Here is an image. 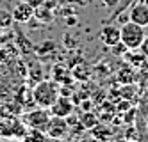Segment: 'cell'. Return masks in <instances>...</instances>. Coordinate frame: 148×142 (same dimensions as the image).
<instances>
[{
  "label": "cell",
  "mask_w": 148,
  "mask_h": 142,
  "mask_svg": "<svg viewBox=\"0 0 148 142\" xmlns=\"http://www.w3.org/2000/svg\"><path fill=\"white\" fill-rule=\"evenodd\" d=\"M145 59L146 57L143 55V53H139V55H136V53H127V55H125V60L129 62L130 66H134V68H139L141 64L145 62Z\"/></svg>",
  "instance_id": "15"
},
{
  "label": "cell",
  "mask_w": 148,
  "mask_h": 142,
  "mask_svg": "<svg viewBox=\"0 0 148 142\" xmlns=\"http://www.w3.org/2000/svg\"><path fill=\"white\" fill-rule=\"evenodd\" d=\"M129 18H130V21H134V23L141 25V27H146L148 25V4H143V2L136 4L130 9Z\"/></svg>",
  "instance_id": "8"
},
{
  "label": "cell",
  "mask_w": 148,
  "mask_h": 142,
  "mask_svg": "<svg viewBox=\"0 0 148 142\" xmlns=\"http://www.w3.org/2000/svg\"><path fill=\"white\" fill-rule=\"evenodd\" d=\"M118 80L125 85H132L136 82V71H134V66H125L118 71Z\"/></svg>",
  "instance_id": "11"
},
{
  "label": "cell",
  "mask_w": 148,
  "mask_h": 142,
  "mask_svg": "<svg viewBox=\"0 0 148 142\" xmlns=\"http://www.w3.org/2000/svg\"><path fill=\"white\" fill-rule=\"evenodd\" d=\"M91 135H93L95 139H100V140H109V139L112 137V128L97 123V124L91 128Z\"/></svg>",
  "instance_id": "10"
},
{
  "label": "cell",
  "mask_w": 148,
  "mask_h": 142,
  "mask_svg": "<svg viewBox=\"0 0 148 142\" xmlns=\"http://www.w3.org/2000/svg\"><path fill=\"white\" fill-rule=\"evenodd\" d=\"M34 16L39 21H43V23H50V21L54 20V11H52L48 5L39 4L38 7H34Z\"/></svg>",
  "instance_id": "9"
},
{
  "label": "cell",
  "mask_w": 148,
  "mask_h": 142,
  "mask_svg": "<svg viewBox=\"0 0 148 142\" xmlns=\"http://www.w3.org/2000/svg\"><path fill=\"white\" fill-rule=\"evenodd\" d=\"M70 132V124L66 121V117H59V116H52L48 126H47V137L48 139H64Z\"/></svg>",
  "instance_id": "4"
},
{
  "label": "cell",
  "mask_w": 148,
  "mask_h": 142,
  "mask_svg": "<svg viewBox=\"0 0 148 142\" xmlns=\"http://www.w3.org/2000/svg\"><path fill=\"white\" fill-rule=\"evenodd\" d=\"M0 34H2V27H0Z\"/></svg>",
  "instance_id": "24"
},
{
  "label": "cell",
  "mask_w": 148,
  "mask_h": 142,
  "mask_svg": "<svg viewBox=\"0 0 148 142\" xmlns=\"http://www.w3.org/2000/svg\"><path fill=\"white\" fill-rule=\"evenodd\" d=\"M52 114L48 112V108H43L39 107L36 110H29L22 121L25 123V126L29 128H34V130H41V132H47V126H48V121H50Z\"/></svg>",
  "instance_id": "3"
},
{
  "label": "cell",
  "mask_w": 148,
  "mask_h": 142,
  "mask_svg": "<svg viewBox=\"0 0 148 142\" xmlns=\"http://www.w3.org/2000/svg\"><path fill=\"white\" fill-rule=\"evenodd\" d=\"M145 130H148V124H146V126H145ZM146 137H148V135H146Z\"/></svg>",
  "instance_id": "23"
},
{
  "label": "cell",
  "mask_w": 148,
  "mask_h": 142,
  "mask_svg": "<svg viewBox=\"0 0 148 142\" xmlns=\"http://www.w3.org/2000/svg\"><path fill=\"white\" fill-rule=\"evenodd\" d=\"M79 121H80V124L84 126V130H91L95 124L98 123V117H97V114H93V112H84V114L79 117Z\"/></svg>",
  "instance_id": "12"
},
{
  "label": "cell",
  "mask_w": 148,
  "mask_h": 142,
  "mask_svg": "<svg viewBox=\"0 0 148 142\" xmlns=\"http://www.w3.org/2000/svg\"><path fill=\"white\" fill-rule=\"evenodd\" d=\"M139 52L143 53L145 57H148V37H145V39H143V43H141V46H139Z\"/></svg>",
  "instance_id": "19"
},
{
  "label": "cell",
  "mask_w": 148,
  "mask_h": 142,
  "mask_svg": "<svg viewBox=\"0 0 148 142\" xmlns=\"http://www.w3.org/2000/svg\"><path fill=\"white\" fill-rule=\"evenodd\" d=\"M11 14H13V20L16 23H27V21L34 16V7L30 5L27 0H22V2H18L13 7Z\"/></svg>",
  "instance_id": "6"
},
{
  "label": "cell",
  "mask_w": 148,
  "mask_h": 142,
  "mask_svg": "<svg viewBox=\"0 0 148 142\" xmlns=\"http://www.w3.org/2000/svg\"><path fill=\"white\" fill-rule=\"evenodd\" d=\"M102 2H103L105 7H111L112 9V7H116V5L120 4V0H102Z\"/></svg>",
  "instance_id": "20"
},
{
  "label": "cell",
  "mask_w": 148,
  "mask_h": 142,
  "mask_svg": "<svg viewBox=\"0 0 148 142\" xmlns=\"http://www.w3.org/2000/svg\"><path fill=\"white\" fill-rule=\"evenodd\" d=\"M68 71L64 66H54L52 69V76H54V82H61V80H68Z\"/></svg>",
  "instance_id": "14"
},
{
  "label": "cell",
  "mask_w": 148,
  "mask_h": 142,
  "mask_svg": "<svg viewBox=\"0 0 148 142\" xmlns=\"http://www.w3.org/2000/svg\"><path fill=\"white\" fill-rule=\"evenodd\" d=\"M100 41L103 43V45H107V46H114V45H118L120 43V27H114V25H105L102 30H100V34H98Z\"/></svg>",
  "instance_id": "7"
},
{
  "label": "cell",
  "mask_w": 148,
  "mask_h": 142,
  "mask_svg": "<svg viewBox=\"0 0 148 142\" xmlns=\"http://www.w3.org/2000/svg\"><path fill=\"white\" fill-rule=\"evenodd\" d=\"M48 139L45 132H41V130H34V128H29V132L25 135V140H45Z\"/></svg>",
  "instance_id": "16"
},
{
  "label": "cell",
  "mask_w": 148,
  "mask_h": 142,
  "mask_svg": "<svg viewBox=\"0 0 148 142\" xmlns=\"http://www.w3.org/2000/svg\"><path fill=\"white\" fill-rule=\"evenodd\" d=\"M52 116H59V117H68L70 114H73V110H75V105H73L66 96H61L52 103V107L48 108Z\"/></svg>",
  "instance_id": "5"
},
{
  "label": "cell",
  "mask_w": 148,
  "mask_h": 142,
  "mask_svg": "<svg viewBox=\"0 0 148 142\" xmlns=\"http://www.w3.org/2000/svg\"><path fill=\"white\" fill-rule=\"evenodd\" d=\"M145 37V27L134 23V21H127L120 27V41L127 46V50H139Z\"/></svg>",
  "instance_id": "2"
},
{
  "label": "cell",
  "mask_w": 148,
  "mask_h": 142,
  "mask_svg": "<svg viewBox=\"0 0 148 142\" xmlns=\"http://www.w3.org/2000/svg\"><path fill=\"white\" fill-rule=\"evenodd\" d=\"M134 114H136V108H130V110L127 108V114H123V121H127V123L130 124V123L134 121V117H136Z\"/></svg>",
  "instance_id": "17"
},
{
  "label": "cell",
  "mask_w": 148,
  "mask_h": 142,
  "mask_svg": "<svg viewBox=\"0 0 148 142\" xmlns=\"http://www.w3.org/2000/svg\"><path fill=\"white\" fill-rule=\"evenodd\" d=\"M13 14H11V11H7V9H0V27L2 29H9L13 23Z\"/></svg>",
  "instance_id": "13"
},
{
  "label": "cell",
  "mask_w": 148,
  "mask_h": 142,
  "mask_svg": "<svg viewBox=\"0 0 148 142\" xmlns=\"http://www.w3.org/2000/svg\"><path fill=\"white\" fill-rule=\"evenodd\" d=\"M118 14H121V13H118ZM116 20H118V23H127V21H130V18H129V14H121V16H116Z\"/></svg>",
  "instance_id": "21"
},
{
  "label": "cell",
  "mask_w": 148,
  "mask_h": 142,
  "mask_svg": "<svg viewBox=\"0 0 148 142\" xmlns=\"http://www.w3.org/2000/svg\"><path fill=\"white\" fill-rule=\"evenodd\" d=\"M66 23H68V25H75V23H77V18H75V16H71V18L66 16Z\"/></svg>",
  "instance_id": "22"
},
{
  "label": "cell",
  "mask_w": 148,
  "mask_h": 142,
  "mask_svg": "<svg viewBox=\"0 0 148 142\" xmlns=\"http://www.w3.org/2000/svg\"><path fill=\"white\" fill-rule=\"evenodd\" d=\"M139 71H141V75L145 76V78L148 80V57L145 59V62H143L141 66H139Z\"/></svg>",
  "instance_id": "18"
},
{
  "label": "cell",
  "mask_w": 148,
  "mask_h": 142,
  "mask_svg": "<svg viewBox=\"0 0 148 142\" xmlns=\"http://www.w3.org/2000/svg\"><path fill=\"white\" fill-rule=\"evenodd\" d=\"M57 98H59V87H57V82L54 80H41L32 89V101L38 107L50 108Z\"/></svg>",
  "instance_id": "1"
}]
</instances>
